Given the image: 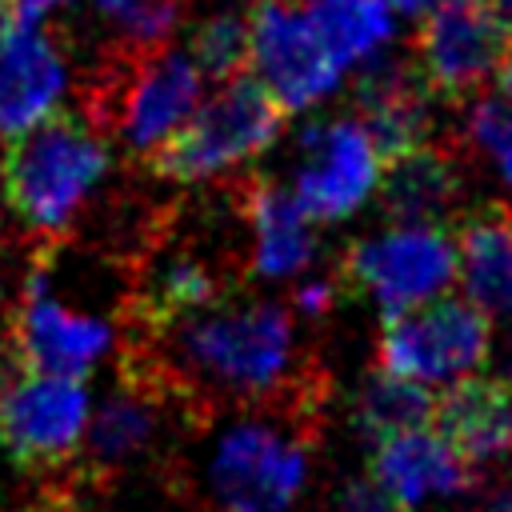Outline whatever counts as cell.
Here are the masks:
<instances>
[{
  "mask_svg": "<svg viewBox=\"0 0 512 512\" xmlns=\"http://www.w3.org/2000/svg\"><path fill=\"white\" fill-rule=\"evenodd\" d=\"M112 164L108 140L92 120L48 116L8 140L0 156V192L12 216L36 236H60L76 224Z\"/></svg>",
  "mask_w": 512,
  "mask_h": 512,
  "instance_id": "1",
  "label": "cell"
},
{
  "mask_svg": "<svg viewBox=\"0 0 512 512\" xmlns=\"http://www.w3.org/2000/svg\"><path fill=\"white\" fill-rule=\"evenodd\" d=\"M164 332L172 336V356L184 376L220 396L260 400L276 392L292 368V312L272 300H216Z\"/></svg>",
  "mask_w": 512,
  "mask_h": 512,
  "instance_id": "2",
  "label": "cell"
},
{
  "mask_svg": "<svg viewBox=\"0 0 512 512\" xmlns=\"http://www.w3.org/2000/svg\"><path fill=\"white\" fill-rule=\"evenodd\" d=\"M284 112L252 76H228L192 116L152 152V172L176 184H204L268 152Z\"/></svg>",
  "mask_w": 512,
  "mask_h": 512,
  "instance_id": "3",
  "label": "cell"
},
{
  "mask_svg": "<svg viewBox=\"0 0 512 512\" xmlns=\"http://www.w3.org/2000/svg\"><path fill=\"white\" fill-rule=\"evenodd\" d=\"M204 72L180 48H124L104 80L96 84L100 132H112L132 152H156L200 104Z\"/></svg>",
  "mask_w": 512,
  "mask_h": 512,
  "instance_id": "4",
  "label": "cell"
},
{
  "mask_svg": "<svg viewBox=\"0 0 512 512\" xmlns=\"http://www.w3.org/2000/svg\"><path fill=\"white\" fill-rule=\"evenodd\" d=\"M344 276L380 308L384 320L400 316L456 284V236L440 224L388 220L348 248Z\"/></svg>",
  "mask_w": 512,
  "mask_h": 512,
  "instance_id": "5",
  "label": "cell"
},
{
  "mask_svg": "<svg viewBox=\"0 0 512 512\" xmlns=\"http://www.w3.org/2000/svg\"><path fill=\"white\" fill-rule=\"evenodd\" d=\"M308 476V444L268 416L236 420L208 460V492L220 512H288Z\"/></svg>",
  "mask_w": 512,
  "mask_h": 512,
  "instance_id": "6",
  "label": "cell"
},
{
  "mask_svg": "<svg viewBox=\"0 0 512 512\" xmlns=\"http://www.w3.org/2000/svg\"><path fill=\"white\" fill-rule=\"evenodd\" d=\"M488 352H492V320L472 300L448 292L400 316H388L376 348L384 372H396L424 388L480 372Z\"/></svg>",
  "mask_w": 512,
  "mask_h": 512,
  "instance_id": "7",
  "label": "cell"
},
{
  "mask_svg": "<svg viewBox=\"0 0 512 512\" xmlns=\"http://www.w3.org/2000/svg\"><path fill=\"white\" fill-rule=\"evenodd\" d=\"M248 76L280 112H308L336 96L344 68L328 56L300 0H256L248 12Z\"/></svg>",
  "mask_w": 512,
  "mask_h": 512,
  "instance_id": "8",
  "label": "cell"
},
{
  "mask_svg": "<svg viewBox=\"0 0 512 512\" xmlns=\"http://www.w3.org/2000/svg\"><path fill=\"white\" fill-rule=\"evenodd\" d=\"M300 160L292 172V196L312 224H336L356 216L380 188L384 152L356 116L316 120L300 132Z\"/></svg>",
  "mask_w": 512,
  "mask_h": 512,
  "instance_id": "9",
  "label": "cell"
},
{
  "mask_svg": "<svg viewBox=\"0 0 512 512\" xmlns=\"http://www.w3.org/2000/svg\"><path fill=\"white\" fill-rule=\"evenodd\" d=\"M512 24L492 8V0H440L420 16L416 72L428 92L468 96L496 80Z\"/></svg>",
  "mask_w": 512,
  "mask_h": 512,
  "instance_id": "10",
  "label": "cell"
},
{
  "mask_svg": "<svg viewBox=\"0 0 512 512\" xmlns=\"http://www.w3.org/2000/svg\"><path fill=\"white\" fill-rule=\"evenodd\" d=\"M88 412L80 380L20 372L12 384H0V448L20 468H52L80 448Z\"/></svg>",
  "mask_w": 512,
  "mask_h": 512,
  "instance_id": "11",
  "label": "cell"
},
{
  "mask_svg": "<svg viewBox=\"0 0 512 512\" xmlns=\"http://www.w3.org/2000/svg\"><path fill=\"white\" fill-rule=\"evenodd\" d=\"M112 340H116L112 324L96 312H80L56 300L40 268L24 280V304L12 324V344L24 372L84 380L108 356Z\"/></svg>",
  "mask_w": 512,
  "mask_h": 512,
  "instance_id": "12",
  "label": "cell"
},
{
  "mask_svg": "<svg viewBox=\"0 0 512 512\" xmlns=\"http://www.w3.org/2000/svg\"><path fill=\"white\" fill-rule=\"evenodd\" d=\"M68 56L40 20L12 16L0 28V140H16L28 128L60 112L68 96Z\"/></svg>",
  "mask_w": 512,
  "mask_h": 512,
  "instance_id": "13",
  "label": "cell"
},
{
  "mask_svg": "<svg viewBox=\"0 0 512 512\" xmlns=\"http://www.w3.org/2000/svg\"><path fill=\"white\" fill-rule=\"evenodd\" d=\"M432 428L452 444L468 468L500 464L512 456V384L500 376L468 372L432 404Z\"/></svg>",
  "mask_w": 512,
  "mask_h": 512,
  "instance_id": "14",
  "label": "cell"
},
{
  "mask_svg": "<svg viewBox=\"0 0 512 512\" xmlns=\"http://www.w3.org/2000/svg\"><path fill=\"white\" fill-rule=\"evenodd\" d=\"M472 472L476 468H468L432 424L396 432V436L372 444V460H368V476L408 508H420L428 500H452V496L468 492Z\"/></svg>",
  "mask_w": 512,
  "mask_h": 512,
  "instance_id": "15",
  "label": "cell"
},
{
  "mask_svg": "<svg viewBox=\"0 0 512 512\" xmlns=\"http://www.w3.org/2000/svg\"><path fill=\"white\" fill-rule=\"evenodd\" d=\"M356 120L368 128L384 160L408 152L428 136V84L420 80L416 68L380 56L364 64L356 88Z\"/></svg>",
  "mask_w": 512,
  "mask_h": 512,
  "instance_id": "16",
  "label": "cell"
},
{
  "mask_svg": "<svg viewBox=\"0 0 512 512\" xmlns=\"http://www.w3.org/2000/svg\"><path fill=\"white\" fill-rule=\"evenodd\" d=\"M252 252L248 264L260 280H292L316 260V228L292 192L260 180L244 200Z\"/></svg>",
  "mask_w": 512,
  "mask_h": 512,
  "instance_id": "17",
  "label": "cell"
},
{
  "mask_svg": "<svg viewBox=\"0 0 512 512\" xmlns=\"http://www.w3.org/2000/svg\"><path fill=\"white\" fill-rule=\"evenodd\" d=\"M392 164L380 176V208L388 220L404 224H436L460 200V172L456 160L440 148L416 144L408 152L388 156Z\"/></svg>",
  "mask_w": 512,
  "mask_h": 512,
  "instance_id": "18",
  "label": "cell"
},
{
  "mask_svg": "<svg viewBox=\"0 0 512 512\" xmlns=\"http://www.w3.org/2000/svg\"><path fill=\"white\" fill-rule=\"evenodd\" d=\"M456 280L488 320H512V216L484 212L456 236Z\"/></svg>",
  "mask_w": 512,
  "mask_h": 512,
  "instance_id": "19",
  "label": "cell"
},
{
  "mask_svg": "<svg viewBox=\"0 0 512 512\" xmlns=\"http://www.w3.org/2000/svg\"><path fill=\"white\" fill-rule=\"evenodd\" d=\"M328 56L348 72L388 56L396 40V8L388 0H300Z\"/></svg>",
  "mask_w": 512,
  "mask_h": 512,
  "instance_id": "20",
  "label": "cell"
},
{
  "mask_svg": "<svg viewBox=\"0 0 512 512\" xmlns=\"http://www.w3.org/2000/svg\"><path fill=\"white\" fill-rule=\"evenodd\" d=\"M432 392L416 380H404L396 372H368L356 404H352V424L360 432V440L380 444L396 432H412V428H428L432 424Z\"/></svg>",
  "mask_w": 512,
  "mask_h": 512,
  "instance_id": "21",
  "label": "cell"
},
{
  "mask_svg": "<svg viewBox=\"0 0 512 512\" xmlns=\"http://www.w3.org/2000/svg\"><path fill=\"white\" fill-rule=\"evenodd\" d=\"M152 432H156V400L140 384H120L116 392H108L96 404V412H88V428H84L88 452L104 468H116L136 452H144Z\"/></svg>",
  "mask_w": 512,
  "mask_h": 512,
  "instance_id": "22",
  "label": "cell"
},
{
  "mask_svg": "<svg viewBox=\"0 0 512 512\" xmlns=\"http://www.w3.org/2000/svg\"><path fill=\"white\" fill-rule=\"evenodd\" d=\"M220 300V276L196 256H168L144 284L140 312L164 332L168 324Z\"/></svg>",
  "mask_w": 512,
  "mask_h": 512,
  "instance_id": "23",
  "label": "cell"
},
{
  "mask_svg": "<svg viewBox=\"0 0 512 512\" xmlns=\"http://www.w3.org/2000/svg\"><path fill=\"white\" fill-rule=\"evenodd\" d=\"M188 56L196 60V68L212 80H228L240 76L248 68V12L224 8L212 12L196 24L192 32V48Z\"/></svg>",
  "mask_w": 512,
  "mask_h": 512,
  "instance_id": "24",
  "label": "cell"
},
{
  "mask_svg": "<svg viewBox=\"0 0 512 512\" xmlns=\"http://www.w3.org/2000/svg\"><path fill=\"white\" fill-rule=\"evenodd\" d=\"M92 8L124 48L168 44L184 16V0H92Z\"/></svg>",
  "mask_w": 512,
  "mask_h": 512,
  "instance_id": "25",
  "label": "cell"
},
{
  "mask_svg": "<svg viewBox=\"0 0 512 512\" xmlns=\"http://www.w3.org/2000/svg\"><path fill=\"white\" fill-rule=\"evenodd\" d=\"M464 136L472 148H480L492 160L500 184L512 192V100L504 92L480 96L464 112Z\"/></svg>",
  "mask_w": 512,
  "mask_h": 512,
  "instance_id": "26",
  "label": "cell"
},
{
  "mask_svg": "<svg viewBox=\"0 0 512 512\" xmlns=\"http://www.w3.org/2000/svg\"><path fill=\"white\" fill-rule=\"evenodd\" d=\"M336 512H416V508H408L396 496H388L372 476H356V480H348L340 488Z\"/></svg>",
  "mask_w": 512,
  "mask_h": 512,
  "instance_id": "27",
  "label": "cell"
},
{
  "mask_svg": "<svg viewBox=\"0 0 512 512\" xmlns=\"http://www.w3.org/2000/svg\"><path fill=\"white\" fill-rule=\"evenodd\" d=\"M336 300V284L332 280H304L296 284V296H292V312H300L304 320H316L332 308Z\"/></svg>",
  "mask_w": 512,
  "mask_h": 512,
  "instance_id": "28",
  "label": "cell"
},
{
  "mask_svg": "<svg viewBox=\"0 0 512 512\" xmlns=\"http://www.w3.org/2000/svg\"><path fill=\"white\" fill-rule=\"evenodd\" d=\"M468 512H512V480H500L488 492H480L468 504Z\"/></svg>",
  "mask_w": 512,
  "mask_h": 512,
  "instance_id": "29",
  "label": "cell"
},
{
  "mask_svg": "<svg viewBox=\"0 0 512 512\" xmlns=\"http://www.w3.org/2000/svg\"><path fill=\"white\" fill-rule=\"evenodd\" d=\"M8 4H12V16H20V20H44L76 0H8Z\"/></svg>",
  "mask_w": 512,
  "mask_h": 512,
  "instance_id": "30",
  "label": "cell"
},
{
  "mask_svg": "<svg viewBox=\"0 0 512 512\" xmlns=\"http://www.w3.org/2000/svg\"><path fill=\"white\" fill-rule=\"evenodd\" d=\"M392 8H396V16H424L432 4H440V0H388Z\"/></svg>",
  "mask_w": 512,
  "mask_h": 512,
  "instance_id": "31",
  "label": "cell"
},
{
  "mask_svg": "<svg viewBox=\"0 0 512 512\" xmlns=\"http://www.w3.org/2000/svg\"><path fill=\"white\" fill-rule=\"evenodd\" d=\"M496 84H500V92L512 100V40H508V52H504V64H500V72H496Z\"/></svg>",
  "mask_w": 512,
  "mask_h": 512,
  "instance_id": "32",
  "label": "cell"
},
{
  "mask_svg": "<svg viewBox=\"0 0 512 512\" xmlns=\"http://www.w3.org/2000/svg\"><path fill=\"white\" fill-rule=\"evenodd\" d=\"M492 8H496V12H500L508 24H512V0H492Z\"/></svg>",
  "mask_w": 512,
  "mask_h": 512,
  "instance_id": "33",
  "label": "cell"
},
{
  "mask_svg": "<svg viewBox=\"0 0 512 512\" xmlns=\"http://www.w3.org/2000/svg\"><path fill=\"white\" fill-rule=\"evenodd\" d=\"M8 20H12V4H8V0H0V28H4Z\"/></svg>",
  "mask_w": 512,
  "mask_h": 512,
  "instance_id": "34",
  "label": "cell"
},
{
  "mask_svg": "<svg viewBox=\"0 0 512 512\" xmlns=\"http://www.w3.org/2000/svg\"><path fill=\"white\" fill-rule=\"evenodd\" d=\"M0 384H4V380H0Z\"/></svg>",
  "mask_w": 512,
  "mask_h": 512,
  "instance_id": "35",
  "label": "cell"
}]
</instances>
